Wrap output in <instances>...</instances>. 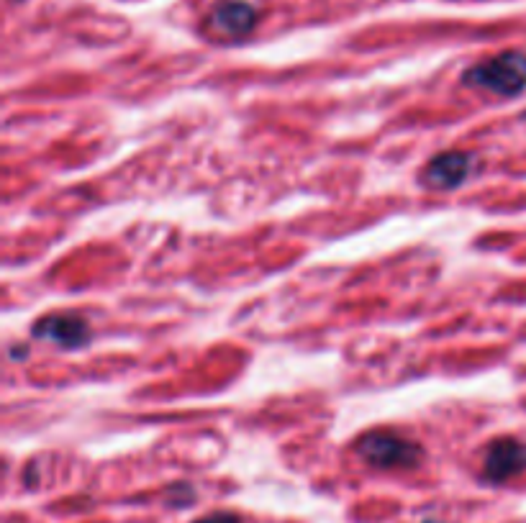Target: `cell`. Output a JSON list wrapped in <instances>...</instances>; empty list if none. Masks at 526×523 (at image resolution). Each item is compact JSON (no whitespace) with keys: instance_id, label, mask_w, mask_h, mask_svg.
Wrapping results in <instances>:
<instances>
[{"instance_id":"obj_1","label":"cell","mask_w":526,"mask_h":523,"mask_svg":"<svg viewBox=\"0 0 526 523\" xmlns=\"http://www.w3.org/2000/svg\"><path fill=\"white\" fill-rule=\"evenodd\" d=\"M462 85L473 90L514 98L526 90V49H509L496 57L480 59L462 72Z\"/></svg>"},{"instance_id":"obj_2","label":"cell","mask_w":526,"mask_h":523,"mask_svg":"<svg viewBox=\"0 0 526 523\" xmlns=\"http://www.w3.org/2000/svg\"><path fill=\"white\" fill-rule=\"evenodd\" d=\"M355 452L373 470H414L424 462V449L419 441L388 429L362 434L355 441Z\"/></svg>"},{"instance_id":"obj_3","label":"cell","mask_w":526,"mask_h":523,"mask_svg":"<svg viewBox=\"0 0 526 523\" xmlns=\"http://www.w3.org/2000/svg\"><path fill=\"white\" fill-rule=\"evenodd\" d=\"M478 170V157L462 149H447V152L434 154L424 165L419 175V183L426 190H437V193H447V190H457L470 180Z\"/></svg>"},{"instance_id":"obj_4","label":"cell","mask_w":526,"mask_h":523,"mask_svg":"<svg viewBox=\"0 0 526 523\" xmlns=\"http://www.w3.org/2000/svg\"><path fill=\"white\" fill-rule=\"evenodd\" d=\"M31 336L54 344V347L75 352V349L88 347L93 341V329L83 316L77 313H47V316L36 318L31 326Z\"/></svg>"},{"instance_id":"obj_5","label":"cell","mask_w":526,"mask_h":523,"mask_svg":"<svg viewBox=\"0 0 526 523\" xmlns=\"http://www.w3.org/2000/svg\"><path fill=\"white\" fill-rule=\"evenodd\" d=\"M526 472V444L514 436H498L483 454V477L493 485L514 480Z\"/></svg>"},{"instance_id":"obj_6","label":"cell","mask_w":526,"mask_h":523,"mask_svg":"<svg viewBox=\"0 0 526 523\" xmlns=\"http://www.w3.org/2000/svg\"><path fill=\"white\" fill-rule=\"evenodd\" d=\"M260 24V11L249 0H219L208 13V29L224 39H244Z\"/></svg>"},{"instance_id":"obj_7","label":"cell","mask_w":526,"mask_h":523,"mask_svg":"<svg viewBox=\"0 0 526 523\" xmlns=\"http://www.w3.org/2000/svg\"><path fill=\"white\" fill-rule=\"evenodd\" d=\"M196 488L190 485V482H178V485H172V488H167V495H165V503L170 508H185L190 506V503H196Z\"/></svg>"},{"instance_id":"obj_8","label":"cell","mask_w":526,"mask_h":523,"mask_svg":"<svg viewBox=\"0 0 526 523\" xmlns=\"http://www.w3.org/2000/svg\"><path fill=\"white\" fill-rule=\"evenodd\" d=\"M193 523H244V518L237 516V513L216 511V513H208V516L198 518V521H193Z\"/></svg>"},{"instance_id":"obj_9","label":"cell","mask_w":526,"mask_h":523,"mask_svg":"<svg viewBox=\"0 0 526 523\" xmlns=\"http://www.w3.org/2000/svg\"><path fill=\"white\" fill-rule=\"evenodd\" d=\"M29 344H24V347H11V352H8V357L13 359V362H18V359H26L29 357Z\"/></svg>"},{"instance_id":"obj_10","label":"cell","mask_w":526,"mask_h":523,"mask_svg":"<svg viewBox=\"0 0 526 523\" xmlns=\"http://www.w3.org/2000/svg\"><path fill=\"white\" fill-rule=\"evenodd\" d=\"M521 121H524V124H526V113H524V116H521Z\"/></svg>"}]
</instances>
